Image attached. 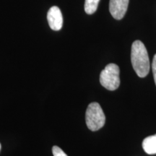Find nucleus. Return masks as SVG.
I'll return each mask as SVG.
<instances>
[{
  "instance_id": "nucleus-10",
  "label": "nucleus",
  "mask_w": 156,
  "mask_h": 156,
  "mask_svg": "<svg viewBox=\"0 0 156 156\" xmlns=\"http://www.w3.org/2000/svg\"><path fill=\"white\" fill-rule=\"evenodd\" d=\"M0 150H1V144H0Z\"/></svg>"
},
{
  "instance_id": "nucleus-3",
  "label": "nucleus",
  "mask_w": 156,
  "mask_h": 156,
  "mask_svg": "<svg viewBox=\"0 0 156 156\" xmlns=\"http://www.w3.org/2000/svg\"><path fill=\"white\" fill-rule=\"evenodd\" d=\"M120 70L116 64H108L100 75V83L108 90H115L120 85Z\"/></svg>"
},
{
  "instance_id": "nucleus-9",
  "label": "nucleus",
  "mask_w": 156,
  "mask_h": 156,
  "mask_svg": "<svg viewBox=\"0 0 156 156\" xmlns=\"http://www.w3.org/2000/svg\"><path fill=\"white\" fill-rule=\"evenodd\" d=\"M152 69H153V77H154V81L156 85V54L154 56L153 59V63H152Z\"/></svg>"
},
{
  "instance_id": "nucleus-1",
  "label": "nucleus",
  "mask_w": 156,
  "mask_h": 156,
  "mask_svg": "<svg viewBox=\"0 0 156 156\" xmlns=\"http://www.w3.org/2000/svg\"><path fill=\"white\" fill-rule=\"evenodd\" d=\"M131 62L138 77H145L150 71V59L145 46L140 41H135L132 46Z\"/></svg>"
},
{
  "instance_id": "nucleus-5",
  "label": "nucleus",
  "mask_w": 156,
  "mask_h": 156,
  "mask_svg": "<svg viewBox=\"0 0 156 156\" xmlns=\"http://www.w3.org/2000/svg\"><path fill=\"white\" fill-rule=\"evenodd\" d=\"M47 20L50 28L53 30H61L63 25V17L60 9L56 6L51 7L47 13Z\"/></svg>"
},
{
  "instance_id": "nucleus-2",
  "label": "nucleus",
  "mask_w": 156,
  "mask_h": 156,
  "mask_svg": "<svg viewBox=\"0 0 156 156\" xmlns=\"http://www.w3.org/2000/svg\"><path fill=\"white\" fill-rule=\"evenodd\" d=\"M87 128L91 131H98L104 126L106 116L100 104L96 102L90 103L85 114Z\"/></svg>"
},
{
  "instance_id": "nucleus-4",
  "label": "nucleus",
  "mask_w": 156,
  "mask_h": 156,
  "mask_svg": "<svg viewBox=\"0 0 156 156\" xmlns=\"http://www.w3.org/2000/svg\"><path fill=\"white\" fill-rule=\"evenodd\" d=\"M129 0H110L109 11L116 20H122L125 15Z\"/></svg>"
},
{
  "instance_id": "nucleus-7",
  "label": "nucleus",
  "mask_w": 156,
  "mask_h": 156,
  "mask_svg": "<svg viewBox=\"0 0 156 156\" xmlns=\"http://www.w3.org/2000/svg\"><path fill=\"white\" fill-rule=\"evenodd\" d=\"M100 0H85V11L87 14L92 15L96 12Z\"/></svg>"
},
{
  "instance_id": "nucleus-8",
  "label": "nucleus",
  "mask_w": 156,
  "mask_h": 156,
  "mask_svg": "<svg viewBox=\"0 0 156 156\" xmlns=\"http://www.w3.org/2000/svg\"><path fill=\"white\" fill-rule=\"evenodd\" d=\"M52 153H53L54 156H68L64 152L62 151L60 147L58 146H54L52 147Z\"/></svg>"
},
{
  "instance_id": "nucleus-6",
  "label": "nucleus",
  "mask_w": 156,
  "mask_h": 156,
  "mask_svg": "<svg viewBox=\"0 0 156 156\" xmlns=\"http://www.w3.org/2000/svg\"><path fill=\"white\" fill-rule=\"evenodd\" d=\"M142 148L149 155L156 154V134L149 136L142 142Z\"/></svg>"
}]
</instances>
